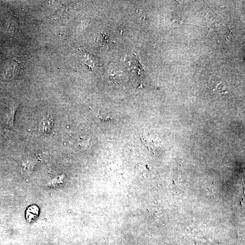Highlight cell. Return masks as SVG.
I'll return each mask as SVG.
<instances>
[{
  "label": "cell",
  "instance_id": "cell-1",
  "mask_svg": "<svg viewBox=\"0 0 245 245\" xmlns=\"http://www.w3.org/2000/svg\"><path fill=\"white\" fill-rule=\"evenodd\" d=\"M53 119L49 115L45 117L39 124V131L43 133H49L52 130L53 126Z\"/></svg>",
  "mask_w": 245,
  "mask_h": 245
},
{
  "label": "cell",
  "instance_id": "cell-2",
  "mask_svg": "<svg viewBox=\"0 0 245 245\" xmlns=\"http://www.w3.org/2000/svg\"><path fill=\"white\" fill-rule=\"evenodd\" d=\"M39 209L36 206H32L28 208L26 213V218L28 222H34L39 216Z\"/></svg>",
  "mask_w": 245,
  "mask_h": 245
}]
</instances>
